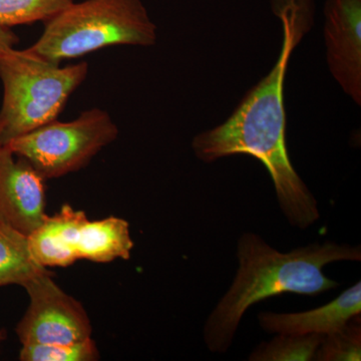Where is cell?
<instances>
[{
	"label": "cell",
	"instance_id": "2",
	"mask_svg": "<svg viewBox=\"0 0 361 361\" xmlns=\"http://www.w3.org/2000/svg\"><path fill=\"white\" fill-rule=\"evenodd\" d=\"M238 269L229 290L204 324L203 338L213 353L231 348L240 322L254 304L285 293L316 296L339 286L323 273L334 262L361 261L360 246L326 241L280 252L255 233L242 234L237 242Z\"/></svg>",
	"mask_w": 361,
	"mask_h": 361
},
{
	"label": "cell",
	"instance_id": "17",
	"mask_svg": "<svg viewBox=\"0 0 361 361\" xmlns=\"http://www.w3.org/2000/svg\"><path fill=\"white\" fill-rule=\"evenodd\" d=\"M20 42V37L11 27L0 25V51L14 49Z\"/></svg>",
	"mask_w": 361,
	"mask_h": 361
},
{
	"label": "cell",
	"instance_id": "9",
	"mask_svg": "<svg viewBox=\"0 0 361 361\" xmlns=\"http://www.w3.org/2000/svg\"><path fill=\"white\" fill-rule=\"evenodd\" d=\"M361 312V283L342 292L331 302L302 312H261L259 325L268 334L289 336H327Z\"/></svg>",
	"mask_w": 361,
	"mask_h": 361
},
{
	"label": "cell",
	"instance_id": "10",
	"mask_svg": "<svg viewBox=\"0 0 361 361\" xmlns=\"http://www.w3.org/2000/svg\"><path fill=\"white\" fill-rule=\"evenodd\" d=\"M87 220L84 211L68 204L54 216L47 215L39 229L27 237L33 257L47 268L68 267L77 262L80 229Z\"/></svg>",
	"mask_w": 361,
	"mask_h": 361
},
{
	"label": "cell",
	"instance_id": "8",
	"mask_svg": "<svg viewBox=\"0 0 361 361\" xmlns=\"http://www.w3.org/2000/svg\"><path fill=\"white\" fill-rule=\"evenodd\" d=\"M45 180L25 159L0 146V224L30 236L47 219Z\"/></svg>",
	"mask_w": 361,
	"mask_h": 361
},
{
	"label": "cell",
	"instance_id": "12",
	"mask_svg": "<svg viewBox=\"0 0 361 361\" xmlns=\"http://www.w3.org/2000/svg\"><path fill=\"white\" fill-rule=\"evenodd\" d=\"M30 252L25 235L0 224V287L23 286L35 275L47 271Z\"/></svg>",
	"mask_w": 361,
	"mask_h": 361
},
{
	"label": "cell",
	"instance_id": "11",
	"mask_svg": "<svg viewBox=\"0 0 361 361\" xmlns=\"http://www.w3.org/2000/svg\"><path fill=\"white\" fill-rule=\"evenodd\" d=\"M134 241L127 221L118 217L87 219L82 226L78 243V258L108 263L121 258L129 260Z\"/></svg>",
	"mask_w": 361,
	"mask_h": 361
},
{
	"label": "cell",
	"instance_id": "7",
	"mask_svg": "<svg viewBox=\"0 0 361 361\" xmlns=\"http://www.w3.org/2000/svg\"><path fill=\"white\" fill-rule=\"evenodd\" d=\"M325 49L330 73L361 106V0H325Z\"/></svg>",
	"mask_w": 361,
	"mask_h": 361
},
{
	"label": "cell",
	"instance_id": "4",
	"mask_svg": "<svg viewBox=\"0 0 361 361\" xmlns=\"http://www.w3.org/2000/svg\"><path fill=\"white\" fill-rule=\"evenodd\" d=\"M87 73L85 61L61 66L26 49L0 51V146L58 120Z\"/></svg>",
	"mask_w": 361,
	"mask_h": 361
},
{
	"label": "cell",
	"instance_id": "18",
	"mask_svg": "<svg viewBox=\"0 0 361 361\" xmlns=\"http://www.w3.org/2000/svg\"><path fill=\"white\" fill-rule=\"evenodd\" d=\"M6 330L1 329L0 330V343L6 339Z\"/></svg>",
	"mask_w": 361,
	"mask_h": 361
},
{
	"label": "cell",
	"instance_id": "5",
	"mask_svg": "<svg viewBox=\"0 0 361 361\" xmlns=\"http://www.w3.org/2000/svg\"><path fill=\"white\" fill-rule=\"evenodd\" d=\"M118 135V127L108 111L94 108L71 122L47 123L4 146L49 180L85 167Z\"/></svg>",
	"mask_w": 361,
	"mask_h": 361
},
{
	"label": "cell",
	"instance_id": "13",
	"mask_svg": "<svg viewBox=\"0 0 361 361\" xmlns=\"http://www.w3.org/2000/svg\"><path fill=\"white\" fill-rule=\"evenodd\" d=\"M323 336H289L276 334L270 341L262 342L252 351L250 361H310L314 360L316 350Z\"/></svg>",
	"mask_w": 361,
	"mask_h": 361
},
{
	"label": "cell",
	"instance_id": "6",
	"mask_svg": "<svg viewBox=\"0 0 361 361\" xmlns=\"http://www.w3.org/2000/svg\"><path fill=\"white\" fill-rule=\"evenodd\" d=\"M52 276L47 270L23 286L30 301L16 330L23 345L68 344L92 337V323L84 306L66 293Z\"/></svg>",
	"mask_w": 361,
	"mask_h": 361
},
{
	"label": "cell",
	"instance_id": "15",
	"mask_svg": "<svg viewBox=\"0 0 361 361\" xmlns=\"http://www.w3.org/2000/svg\"><path fill=\"white\" fill-rule=\"evenodd\" d=\"M313 360H361L360 315L355 316L336 331L323 336Z\"/></svg>",
	"mask_w": 361,
	"mask_h": 361
},
{
	"label": "cell",
	"instance_id": "3",
	"mask_svg": "<svg viewBox=\"0 0 361 361\" xmlns=\"http://www.w3.org/2000/svg\"><path fill=\"white\" fill-rule=\"evenodd\" d=\"M157 39V26L141 0H85L45 21L39 39L25 49L61 65L113 45L152 47Z\"/></svg>",
	"mask_w": 361,
	"mask_h": 361
},
{
	"label": "cell",
	"instance_id": "16",
	"mask_svg": "<svg viewBox=\"0 0 361 361\" xmlns=\"http://www.w3.org/2000/svg\"><path fill=\"white\" fill-rule=\"evenodd\" d=\"M23 361H94L99 360L96 342L90 338L68 344H25Z\"/></svg>",
	"mask_w": 361,
	"mask_h": 361
},
{
	"label": "cell",
	"instance_id": "1",
	"mask_svg": "<svg viewBox=\"0 0 361 361\" xmlns=\"http://www.w3.org/2000/svg\"><path fill=\"white\" fill-rule=\"evenodd\" d=\"M270 6L283 32L279 58L228 120L194 137L192 149L207 164L234 155L257 159L269 173L285 218L293 227L306 230L319 220L320 213L289 159L284 85L294 49L314 25L315 0H270Z\"/></svg>",
	"mask_w": 361,
	"mask_h": 361
},
{
	"label": "cell",
	"instance_id": "14",
	"mask_svg": "<svg viewBox=\"0 0 361 361\" xmlns=\"http://www.w3.org/2000/svg\"><path fill=\"white\" fill-rule=\"evenodd\" d=\"M75 0H0V25L13 27L47 21Z\"/></svg>",
	"mask_w": 361,
	"mask_h": 361
}]
</instances>
